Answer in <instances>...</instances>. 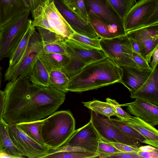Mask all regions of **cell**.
Listing matches in <instances>:
<instances>
[{
  "label": "cell",
  "instance_id": "6da1fadb",
  "mask_svg": "<svg viewBox=\"0 0 158 158\" xmlns=\"http://www.w3.org/2000/svg\"><path fill=\"white\" fill-rule=\"evenodd\" d=\"M122 69L110 58L90 63L69 78L67 92H82L119 82Z\"/></svg>",
  "mask_w": 158,
  "mask_h": 158
},
{
  "label": "cell",
  "instance_id": "7a4b0ae2",
  "mask_svg": "<svg viewBox=\"0 0 158 158\" xmlns=\"http://www.w3.org/2000/svg\"><path fill=\"white\" fill-rule=\"evenodd\" d=\"M65 93L50 86H42L32 83L28 103L20 123L41 120L55 112L63 103Z\"/></svg>",
  "mask_w": 158,
  "mask_h": 158
},
{
  "label": "cell",
  "instance_id": "3957f363",
  "mask_svg": "<svg viewBox=\"0 0 158 158\" xmlns=\"http://www.w3.org/2000/svg\"><path fill=\"white\" fill-rule=\"evenodd\" d=\"M75 119L70 111L54 112L43 119L40 134L44 144L49 149H56L64 144L75 131Z\"/></svg>",
  "mask_w": 158,
  "mask_h": 158
},
{
  "label": "cell",
  "instance_id": "277c9868",
  "mask_svg": "<svg viewBox=\"0 0 158 158\" xmlns=\"http://www.w3.org/2000/svg\"><path fill=\"white\" fill-rule=\"evenodd\" d=\"M63 41L71 60L61 70L69 78L87 65L107 57L102 50L86 45L72 39L66 38Z\"/></svg>",
  "mask_w": 158,
  "mask_h": 158
},
{
  "label": "cell",
  "instance_id": "5b68a950",
  "mask_svg": "<svg viewBox=\"0 0 158 158\" xmlns=\"http://www.w3.org/2000/svg\"><path fill=\"white\" fill-rule=\"evenodd\" d=\"M30 12L27 10L0 27V61L11 56L32 23L29 19Z\"/></svg>",
  "mask_w": 158,
  "mask_h": 158
},
{
  "label": "cell",
  "instance_id": "8992f818",
  "mask_svg": "<svg viewBox=\"0 0 158 158\" xmlns=\"http://www.w3.org/2000/svg\"><path fill=\"white\" fill-rule=\"evenodd\" d=\"M43 47L40 35L35 29L19 60L14 65L9 66L4 74L5 80L11 81L19 77H28Z\"/></svg>",
  "mask_w": 158,
  "mask_h": 158
},
{
  "label": "cell",
  "instance_id": "52a82bcc",
  "mask_svg": "<svg viewBox=\"0 0 158 158\" xmlns=\"http://www.w3.org/2000/svg\"><path fill=\"white\" fill-rule=\"evenodd\" d=\"M99 42L101 50L118 66L138 67L133 60L131 44L127 34L110 39L100 38Z\"/></svg>",
  "mask_w": 158,
  "mask_h": 158
},
{
  "label": "cell",
  "instance_id": "ba28073f",
  "mask_svg": "<svg viewBox=\"0 0 158 158\" xmlns=\"http://www.w3.org/2000/svg\"><path fill=\"white\" fill-rule=\"evenodd\" d=\"M90 121L100 139L108 142L122 143L136 148L140 142L126 135L114 125L110 118L90 110Z\"/></svg>",
  "mask_w": 158,
  "mask_h": 158
},
{
  "label": "cell",
  "instance_id": "9c48e42d",
  "mask_svg": "<svg viewBox=\"0 0 158 158\" xmlns=\"http://www.w3.org/2000/svg\"><path fill=\"white\" fill-rule=\"evenodd\" d=\"M8 124L10 137L24 157L44 158L48 154L49 149L48 147L41 145L32 139L17 124Z\"/></svg>",
  "mask_w": 158,
  "mask_h": 158
},
{
  "label": "cell",
  "instance_id": "30bf717a",
  "mask_svg": "<svg viewBox=\"0 0 158 158\" xmlns=\"http://www.w3.org/2000/svg\"><path fill=\"white\" fill-rule=\"evenodd\" d=\"M87 13L92 11L105 21L112 31L119 36L126 34L123 21L108 0H84Z\"/></svg>",
  "mask_w": 158,
  "mask_h": 158
},
{
  "label": "cell",
  "instance_id": "8fae6325",
  "mask_svg": "<svg viewBox=\"0 0 158 158\" xmlns=\"http://www.w3.org/2000/svg\"><path fill=\"white\" fill-rule=\"evenodd\" d=\"M158 0H139L135 3L123 20L126 34L143 27L155 11Z\"/></svg>",
  "mask_w": 158,
  "mask_h": 158
},
{
  "label": "cell",
  "instance_id": "7c38bea8",
  "mask_svg": "<svg viewBox=\"0 0 158 158\" xmlns=\"http://www.w3.org/2000/svg\"><path fill=\"white\" fill-rule=\"evenodd\" d=\"M127 34L136 42L140 55L150 63L153 52L158 47V24L143 27Z\"/></svg>",
  "mask_w": 158,
  "mask_h": 158
},
{
  "label": "cell",
  "instance_id": "4fadbf2b",
  "mask_svg": "<svg viewBox=\"0 0 158 158\" xmlns=\"http://www.w3.org/2000/svg\"><path fill=\"white\" fill-rule=\"evenodd\" d=\"M100 137L91 122L75 130L67 140L61 146L76 148L85 152H97Z\"/></svg>",
  "mask_w": 158,
  "mask_h": 158
},
{
  "label": "cell",
  "instance_id": "5bb4252c",
  "mask_svg": "<svg viewBox=\"0 0 158 158\" xmlns=\"http://www.w3.org/2000/svg\"><path fill=\"white\" fill-rule=\"evenodd\" d=\"M56 8L76 33L92 39L99 38L89 23L74 12L63 0H53Z\"/></svg>",
  "mask_w": 158,
  "mask_h": 158
},
{
  "label": "cell",
  "instance_id": "9a60e30c",
  "mask_svg": "<svg viewBox=\"0 0 158 158\" xmlns=\"http://www.w3.org/2000/svg\"><path fill=\"white\" fill-rule=\"evenodd\" d=\"M127 106V110L154 127L158 124V106L144 100L136 99L134 102L120 105Z\"/></svg>",
  "mask_w": 158,
  "mask_h": 158
},
{
  "label": "cell",
  "instance_id": "2e32d148",
  "mask_svg": "<svg viewBox=\"0 0 158 158\" xmlns=\"http://www.w3.org/2000/svg\"><path fill=\"white\" fill-rule=\"evenodd\" d=\"M122 75L119 83L127 88L130 93L138 89L151 74L153 69H143L129 66L120 67Z\"/></svg>",
  "mask_w": 158,
  "mask_h": 158
},
{
  "label": "cell",
  "instance_id": "e0dca14e",
  "mask_svg": "<svg viewBox=\"0 0 158 158\" xmlns=\"http://www.w3.org/2000/svg\"><path fill=\"white\" fill-rule=\"evenodd\" d=\"M43 7L55 32L66 38H70L75 32L58 10L53 0H48Z\"/></svg>",
  "mask_w": 158,
  "mask_h": 158
},
{
  "label": "cell",
  "instance_id": "ac0fdd59",
  "mask_svg": "<svg viewBox=\"0 0 158 158\" xmlns=\"http://www.w3.org/2000/svg\"><path fill=\"white\" fill-rule=\"evenodd\" d=\"M130 98L148 102L158 106V64L143 84L136 90L131 93Z\"/></svg>",
  "mask_w": 158,
  "mask_h": 158
},
{
  "label": "cell",
  "instance_id": "d6986e66",
  "mask_svg": "<svg viewBox=\"0 0 158 158\" xmlns=\"http://www.w3.org/2000/svg\"><path fill=\"white\" fill-rule=\"evenodd\" d=\"M27 10L23 0H0V27Z\"/></svg>",
  "mask_w": 158,
  "mask_h": 158
},
{
  "label": "cell",
  "instance_id": "ffe728a7",
  "mask_svg": "<svg viewBox=\"0 0 158 158\" xmlns=\"http://www.w3.org/2000/svg\"><path fill=\"white\" fill-rule=\"evenodd\" d=\"M140 133L146 139L144 143L158 148V131L154 127L140 118L132 116L123 121Z\"/></svg>",
  "mask_w": 158,
  "mask_h": 158
},
{
  "label": "cell",
  "instance_id": "44dd1931",
  "mask_svg": "<svg viewBox=\"0 0 158 158\" xmlns=\"http://www.w3.org/2000/svg\"><path fill=\"white\" fill-rule=\"evenodd\" d=\"M0 152L6 153L11 158L24 157L10 137L8 124L3 118L0 121Z\"/></svg>",
  "mask_w": 158,
  "mask_h": 158
},
{
  "label": "cell",
  "instance_id": "7402d4cb",
  "mask_svg": "<svg viewBox=\"0 0 158 158\" xmlns=\"http://www.w3.org/2000/svg\"><path fill=\"white\" fill-rule=\"evenodd\" d=\"M38 57L44 64L49 73L52 70H61L68 64L71 60V57L69 55L45 53L42 50Z\"/></svg>",
  "mask_w": 158,
  "mask_h": 158
},
{
  "label": "cell",
  "instance_id": "603a6c76",
  "mask_svg": "<svg viewBox=\"0 0 158 158\" xmlns=\"http://www.w3.org/2000/svg\"><path fill=\"white\" fill-rule=\"evenodd\" d=\"M88 22L99 38L110 39L119 36L103 20L92 11L88 13Z\"/></svg>",
  "mask_w": 158,
  "mask_h": 158
},
{
  "label": "cell",
  "instance_id": "cb8c5ba5",
  "mask_svg": "<svg viewBox=\"0 0 158 158\" xmlns=\"http://www.w3.org/2000/svg\"><path fill=\"white\" fill-rule=\"evenodd\" d=\"M32 84L42 86H50L49 73L38 57L27 77Z\"/></svg>",
  "mask_w": 158,
  "mask_h": 158
},
{
  "label": "cell",
  "instance_id": "d4e9b609",
  "mask_svg": "<svg viewBox=\"0 0 158 158\" xmlns=\"http://www.w3.org/2000/svg\"><path fill=\"white\" fill-rule=\"evenodd\" d=\"M82 103L85 107L90 110L109 118L112 116L115 115L114 107L106 102H104L94 100L88 102H83Z\"/></svg>",
  "mask_w": 158,
  "mask_h": 158
},
{
  "label": "cell",
  "instance_id": "484cf974",
  "mask_svg": "<svg viewBox=\"0 0 158 158\" xmlns=\"http://www.w3.org/2000/svg\"><path fill=\"white\" fill-rule=\"evenodd\" d=\"M35 29V27L31 23L15 51L9 58V66L14 65L19 60L27 46L31 35Z\"/></svg>",
  "mask_w": 158,
  "mask_h": 158
},
{
  "label": "cell",
  "instance_id": "4316f807",
  "mask_svg": "<svg viewBox=\"0 0 158 158\" xmlns=\"http://www.w3.org/2000/svg\"><path fill=\"white\" fill-rule=\"evenodd\" d=\"M43 122V119H41L17 124L23 131L31 139L41 145H45L40 134V128Z\"/></svg>",
  "mask_w": 158,
  "mask_h": 158
},
{
  "label": "cell",
  "instance_id": "83f0119b",
  "mask_svg": "<svg viewBox=\"0 0 158 158\" xmlns=\"http://www.w3.org/2000/svg\"><path fill=\"white\" fill-rule=\"evenodd\" d=\"M99 156L98 152L61 151L48 154L44 158H94Z\"/></svg>",
  "mask_w": 158,
  "mask_h": 158
},
{
  "label": "cell",
  "instance_id": "f1b7e54d",
  "mask_svg": "<svg viewBox=\"0 0 158 158\" xmlns=\"http://www.w3.org/2000/svg\"><path fill=\"white\" fill-rule=\"evenodd\" d=\"M31 12L33 19L31 23L32 26L40 27L54 32L50 25L43 6H39Z\"/></svg>",
  "mask_w": 158,
  "mask_h": 158
},
{
  "label": "cell",
  "instance_id": "f546056e",
  "mask_svg": "<svg viewBox=\"0 0 158 158\" xmlns=\"http://www.w3.org/2000/svg\"><path fill=\"white\" fill-rule=\"evenodd\" d=\"M108 1L123 21L127 14L136 2V0H108Z\"/></svg>",
  "mask_w": 158,
  "mask_h": 158
},
{
  "label": "cell",
  "instance_id": "4dcf8cb0",
  "mask_svg": "<svg viewBox=\"0 0 158 158\" xmlns=\"http://www.w3.org/2000/svg\"><path fill=\"white\" fill-rule=\"evenodd\" d=\"M110 119L116 126L128 136L144 143L146 139L135 129L121 120L110 118Z\"/></svg>",
  "mask_w": 158,
  "mask_h": 158
},
{
  "label": "cell",
  "instance_id": "1f68e13d",
  "mask_svg": "<svg viewBox=\"0 0 158 158\" xmlns=\"http://www.w3.org/2000/svg\"><path fill=\"white\" fill-rule=\"evenodd\" d=\"M36 27L41 37L44 46L66 38L48 29L38 26Z\"/></svg>",
  "mask_w": 158,
  "mask_h": 158
},
{
  "label": "cell",
  "instance_id": "d6a6232c",
  "mask_svg": "<svg viewBox=\"0 0 158 158\" xmlns=\"http://www.w3.org/2000/svg\"><path fill=\"white\" fill-rule=\"evenodd\" d=\"M63 40L44 46L42 51L47 54L55 53L69 55L66 50Z\"/></svg>",
  "mask_w": 158,
  "mask_h": 158
},
{
  "label": "cell",
  "instance_id": "836d02e7",
  "mask_svg": "<svg viewBox=\"0 0 158 158\" xmlns=\"http://www.w3.org/2000/svg\"><path fill=\"white\" fill-rule=\"evenodd\" d=\"M69 6L85 21L89 22L88 14L84 0H70Z\"/></svg>",
  "mask_w": 158,
  "mask_h": 158
},
{
  "label": "cell",
  "instance_id": "e575fe53",
  "mask_svg": "<svg viewBox=\"0 0 158 158\" xmlns=\"http://www.w3.org/2000/svg\"><path fill=\"white\" fill-rule=\"evenodd\" d=\"M70 38L86 45L101 50L99 42L100 38L92 39L76 32L73 34Z\"/></svg>",
  "mask_w": 158,
  "mask_h": 158
},
{
  "label": "cell",
  "instance_id": "d590c367",
  "mask_svg": "<svg viewBox=\"0 0 158 158\" xmlns=\"http://www.w3.org/2000/svg\"><path fill=\"white\" fill-rule=\"evenodd\" d=\"M106 100L107 102L111 105L114 107L116 113L115 116L120 118L121 121H127L131 117V115L122 108L120 105L115 100L109 98H107Z\"/></svg>",
  "mask_w": 158,
  "mask_h": 158
},
{
  "label": "cell",
  "instance_id": "8d00e7d4",
  "mask_svg": "<svg viewBox=\"0 0 158 158\" xmlns=\"http://www.w3.org/2000/svg\"><path fill=\"white\" fill-rule=\"evenodd\" d=\"M69 81V78H54L50 77V86L65 93Z\"/></svg>",
  "mask_w": 158,
  "mask_h": 158
},
{
  "label": "cell",
  "instance_id": "74e56055",
  "mask_svg": "<svg viewBox=\"0 0 158 158\" xmlns=\"http://www.w3.org/2000/svg\"><path fill=\"white\" fill-rule=\"evenodd\" d=\"M120 152L109 143L100 139L98 141L97 152L99 154H110Z\"/></svg>",
  "mask_w": 158,
  "mask_h": 158
},
{
  "label": "cell",
  "instance_id": "f35d334b",
  "mask_svg": "<svg viewBox=\"0 0 158 158\" xmlns=\"http://www.w3.org/2000/svg\"><path fill=\"white\" fill-rule=\"evenodd\" d=\"M135 152H120L112 154L99 153L98 157L100 158H139Z\"/></svg>",
  "mask_w": 158,
  "mask_h": 158
},
{
  "label": "cell",
  "instance_id": "ab89813d",
  "mask_svg": "<svg viewBox=\"0 0 158 158\" xmlns=\"http://www.w3.org/2000/svg\"><path fill=\"white\" fill-rule=\"evenodd\" d=\"M48 0H23L27 9L31 12L39 6H44L45 2Z\"/></svg>",
  "mask_w": 158,
  "mask_h": 158
},
{
  "label": "cell",
  "instance_id": "60d3db41",
  "mask_svg": "<svg viewBox=\"0 0 158 158\" xmlns=\"http://www.w3.org/2000/svg\"><path fill=\"white\" fill-rule=\"evenodd\" d=\"M114 147L121 152H137L139 150V148L122 143H109Z\"/></svg>",
  "mask_w": 158,
  "mask_h": 158
},
{
  "label": "cell",
  "instance_id": "b9f144b4",
  "mask_svg": "<svg viewBox=\"0 0 158 158\" xmlns=\"http://www.w3.org/2000/svg\"><path fill=\"white\" fill-rule=\"evenodd\" d=\"M133 57L138 67L143 69L152 68L148 62L140 55L133 52Z\"/></svg>",
  "mask_w": 158,
  "mask_h": 158
},
{
  "label": "cell",
  "instance_id": "7bdbcfd3",
  "mask_svg": "<svg viewBox=\"0 0 158 158\" xmlns=\"http://www.w3.org/2000/svg\"><path fill=\"white\" fill-rule=\"evenodd\" d=\"M138 156L139 158H158V150L152 152H143L140 150L137 153Z\"/></svg>",
  "mask_w": 158,
  "mask_h": 158
},
{
  "label": "cell",
  "instance_id": "ee69618b",
  "mask_svg": "<svg viewBox=\"0 0 158 158\" xmlns=\"http://www.w3.org/2000/svg\"><path fill=\"white\" fill-rule=\"evenodd\" d=\"M50 77L54 78H67V75L61 70L54 69L51 70L50 72Z\"/></svg>",
  "mask_w": 158,
  "mask_h": 158
},
{
  "label": "cell",
  "instance_id": "f6af8a7d",
  "mask_svg": "<svg viewBox=\"0 0 158 158\" xmlns=\"http://www.w3.org/2000/svg\"><path fill=\"white\" fill-rule=\"evenodd\" d=\"M158 61V47H157L153 52L150 62L151 67L153 68L157 64Z\"/></svg>",
  "mask_w": 158,
  "mask_h": 158
},
{
  "label": "cell",
  "instance_id": "bcb514c9",
  "mask_svg": "<svg viewBox=\"0 0 158 158\" xmlns=\"http://www.w3.org/2000/svg\"><path fill=\"white\" fill-rule=\"evenodd\" d=\"M5 96L3 91L0 89V121L3 118L5 107Z\"/></svg>",
  "mask_w": 158,
  "mask_h": 158
},
{
  "label": "cell",
  "instance_id": "7dc6e473",
  "mask_svg": "<svg viewBox=\"0 0 158 158\" xmlns=\"http://www.w3.org/2000/svg\"><path fill=\"white\" fill-rule=\"evenodd\" d=\"M139 150L143 152H152L158 150V148L149 145L140 146L139 148Z\"/></svg>",
  "mask_w": 158,
  "mask_h": 158
},
{
  "label": "cell",
  "instance_id": "c3c4849f",
  "mask_svg": "<svg viewBox=\"0 0 158 158\" xmlns=\"http://www.w3.org/2000/svg\"><path fill=\"white\" fill-rule=\"evenodd\" d=\"M129 37L131 44L133 52H135L140 55L139 48L136 42L132 38Z\"/></svg>",
  "mask_w": 158,
  "mask_h": 158
},
{
  "label": "cell",
  "instance_id": "681fc988",
  "mask_svg": "<svg viewBox=\"0 0 158 158\" xmlns=\"http://www.w3.org/2000/svg\"><path fill=\"white\" fill-rule=\"evenodd\" d=\"M2 68L0 67V89L1 87V85L2 83V78L3 75V74L2 72Z\"/></svg>",
  "mask_w": 158,
  "mask_h": 158
},
{
  "label": "cell",
  "instance_id": "f907efd6",
  "mask_svg": "<svg viewBox=\"0 0 158 158\" xmlns=\"http://www.w3.org/2000/svg\"><path fill=\"white\" fill-rule=\"evenodd\" d=\"M65 2L66 4L68 5H69V4L70 3V0H63Z\"/></svg>",
  "mask_w": 158,
  "mask_h": 158
}]
</instances>
